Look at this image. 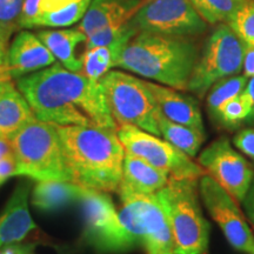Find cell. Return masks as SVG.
Masks as SVG:
<instances>
[{"label": "cell", "mask_w": 254, "mask_h": 254, "mask_svg": "<svg viewBox=\"0 0 254 254\" xmlns=\"http://www.w3.org/2000/svg\"><path fill=\"white\" fill-rule=\"evenodd\" d=\"M17 87L41 122L118 129L101 82L69 71L60 63L17 79Z\"/></svg>", "instance_id": "obj_1"}, {"label": "cell", "mask_w": 254, "mask_h": 254, "mask_svg": "<svg viewBox=\"0 0 254 254\" xmlns=\"http://www.w3.org/2000/svg\"><path fill=\"white\" fill-rule=\"evenodd\" d=\"M69 182L85 189L116 192L125 157L116 129L57 125Z\"/></svg>", "instance_id": "obj_2"}, {"label": "cell", "mask_w": 254, "mask_h": 254, "mask_svg": "<svg viewBox=\"0 0 254 254\" xmlns=\"http://www.w3.org/2000/svg\"><path fill=\"white\" fill-rule=\"evenodd\" d=\"M198 58V47L187 38L138 32L124 49L114 68L187 91Z\"/></svg>", "instance_id": "obj_3"}, {"label": "cell", "mask_w": 254, "mask_h": 254, "mask_svg": "<svg viewBox=\"0 0 254 254\" xmlns=\"http://www.w3.org/2000/svg\"><path fill=\"white\" fill-rule=\"evenodd\" d=\"M170 221L174 254H206L209 224L200 206L199 179L170 178L155 193Z\"/></svg>", "instance_id": "obj_4"}, {"label": "cell", "mask_w": 254, "mask_h": 254, "mask_svg": "<svg viewBox=\"0 0 254 254\" xmlns=\"http://www.w3.org/2000/svg\"><path fill=\"white\" fill-rule=\"evenodd\" d=\"M17 161V176L37 180H66L69 176L57 125L34 119L9 138Z\"/></svg>", "instance_id": "obj_5"}, {"label": "cell", "mask_w": 254, "mask_h": 254, "mask_svg": "<svg viewBox=\"0 0 254 254\" xmlns=\"http://www.w3.org/2000/svg\"><path fill=\"white\" fill-rule=\"evenodd\" d=\"M100 82L117 125H133L160 136L158 118L161 112L145 80L111 69Z\"/></svg>", "instance_id": "obj_6"}, {"label": "cell", "mask_w": 254, "mask_h": 254, "mask_svg": "<svg viewBox=\"0 0 254 254\" xmlns=\"http://www.w3.org/2000/svg\"><path fill=\"white\" fill-rule=\"evenodd\" d=\"M249 44L228 24H219L205 43L189 81L187 91L202 98L214 82L239 74Z\"/></svg>", "instance_id": "obj_7"}, {"label": "cell", "mask_w": 254, "mask_h": 254, "mask_svg": "<svg viewBox=\"0 0 254 254\" xmlns=\"http://www.w3.org/2000/svg\"><path fill=\"white\" fill-rule=\"evenodd\" d=\"M79 202L84 213L82 238L100 253H118L134 249L136 243L127 233L107 192L85 189Z\"/></svg>", "instance_id": "obj_8"}, {"label": "cell", "mask_w": 254, "mask_h": 254, "mask_svg": "<svg viewBox=\"0 0 254 254\" xmlns=\"http://www.w3.org/2000/svg\"><path fill=\"white\" fill-rule=\"evenodd\" d=\"M117 134L127 153L147 161L174 179H199L206 173L192 158L172 144L133 125H120Z\"/></svg>", "instance_id": "obj_9"}, {"label": "cell", "mask_w": 254, "mask_h": 254, "mask_svg": "<svg viewBox=\"0 0 254 254\" xmlns=\"http://www.w3.org/2000/svg\"><path fill=\"white\" fill-rule=\"evenodd\" d=\"M136 32L170 37H194L207 30L190 0H144L129 19Z\"/></svg>", "instance_id": "obj_10"}, {"label": "cell", "mask_w": 254, "mask_h": 254, "mask_svg": "<svg viewBox=\"0 0 254 254\" xmlns=\"http://www.w3.org/2000/svg\"><path fill=\"white\" fill-rule=\"evenodd\" d=\"M199 193L209 217L217 222L231 246L254 254V233L237 200L207 173L199 178Z\"/></svg>", "instance_id": "obj_11"}, {"label": "cell", "mask_w": 254, "mask_h": 254, "mask_svg": "<svg viewBox=\"0 0 254 254\" xmlns=\"http://www.w3.org/2000/svg\"><path fill=\"white\" fill-rule=\"evenodd\" d=\"M198 164L238 202H243L252 185L254 171L227 138H220L208 145L199 154Z\"/></svg>", "instance_id": "obj_12"}, {"label": "cell", "mask_w": 254, "mask_h": 254, "mask_svg": "<svg viewBox=\"0 0 254 254\" xmlns=\"http://www.w3.org/2000/svg\"><path fill=\"white\" fill-rule=\"evenodd\" d=\"M131 198L141 231L146 254H174V238L170 221L157 195L119 192Z\"/></svg>", "instance_id": "obj_13"}, {"label": "cell", "mask_w": 254, "mask_h": 254, "mask_svg": "<svg viewBox=\"0 0 254 254\" xmlns=\"http://www.w3.org/2000/svg\"><path fill=\"white\" fill-rule=\"evenodd\" d=\"M50 50L39 39L37 33L21 30L9 43L7 66L11 79H17L38 72L56 63Z\"/></svg>", "instance_id": "obj_14"}, {"label": "cell", "mask_w": 254, "mask_h": 254, "mask_svg": "<svg viewBox=\"0 0 254 254\" xmlns=\"http://www.w3.org/2000/svg\"><path fill=\"white\" fill-rule=\"evenodd\" d=\"M30 190V184H20L0 214V249L19 244L32 231L37 230L28 209Z\"/></svg>", "instance_id": "obj_15"}, {"label": "cell", "mask_w": 254, "mask_h": 254, "mask_svg": "<svg viewBox=\"0 0 254 254\" xmlns=\"http://www.w3.org/2000/svg\"><path fill=\"white\" fill-rule=\"evenodd\" d=\"M146 85L164 117L171 122L205 131L202 114L195 98L158 82L146 81Z\"/></svg>", "instance_id": "obj_16"}, {"label": "cell", "mask_w": 254, "mask_h": 254, "mask_svg": "<svg viewBox=\"0 0 254 254\" xmlns=\"http://www.w3.org/2000/svg\"><path fill=\"white\" fill-rule=\"evenodd\" d=\"M144 0H92L78 28L86 38L111 25H123L131 19Z\"/></svg>", "instance_id": "obj_17"}, {"label": "cell", "mask_w": 254, "mask_h": 254, "mask_svg": "<svg viewBox=\"0 0 254 254\" xmlns=\"http://www.w3.org/2000/svg\"><path fill=\"white\" fill-rule=\"evenodd\" d=\"M170 176L164 171L152 166L147 161L125 152L123 176L118 192L139 194H154L166 185Z\"/></svg>", "instance_id": "obj_18"}, {"label": "cell", "mask_w": 254, "mask_h": 254, "mask_svg": "<svg viewBox=\"0 0 254 254\" xmlns=\"http://www.w3.org/2000/svg\"><path fill=\"white\" fill-rule=\"evenodd\" d=\"M34 119L37 117L26 98L12 80H8L0 94V136L9 139Z\"/></svg>", "instance_id": "obj_19"}, {"label": "cell", "mask_w": 254, "mask_h": 254, "mask_svg": "<svg viewBox=\"0 0 254 254\" xmlns=\"http://www.w3.org/2000/svg\"><path fill=\"white\" fill-rule=\"evenodd\" d=\"M37 36L64 67L72 72H81V58L75 55V50L79 44L86 43V36L78 27L40 30Z\"/></svg>", "instance_id": "obj_20"}, {"label": "cell", "mask_w": 254, "mask_h": 254, "mask_svg": "<svg viewBox=\"0 0 254 254\" xmlns=\"http://www.w3.org/2000/svg\"><path fill=\"white\" fill-rule=\"evenodd\" d=\"M84 190L85 187L66 180H40L32 192V204L44 212L57 211L79 201Z\"/></svg>", "instance_id": "obj_21"}, {"label": "cell", "mask_w": 254, "mask_h": 254, "mask_svg": "<svg viewBox=\"0 0 254 254\" xmlns=\"http://www.w3.org/2000/svg\"><path fill=\"white\" fill-rule=\"evenodd\" d=\"M136 33H138L136 31H129L110 45L97 46L85 50L84 55L81 57L82 74L92 80L100 81V79L107 72L114 68L116 62L123 53L124 49Z\"/></svg>", "instance_id": "obj_22"}, {"label": "cell", "mask_w": 254, "mask_h": 254, "mask_svg": "<svg viewBox=\"0 0 254 254\" xmlns=\"http://www.w3.org/2000/svg\"><path fill=\"white\" fill-rule=\"evenodd\" d=\"M160 136L190 158H194L205 141V131L171 122L160 113L158 118Z\"/></svg>", "instance_id": "obj_23"}, {"label": "cell", "mask_w": 254, "mask_h": 254, "mask_svg": "<svg viewBox=\"0 0 254 254\" xmlns=\"http://www.w3.org/2000/svg\"><path fill=\"white\" fill-rule=\"evenodd\" d=\"M200 17L209 25L228 24L247 0H190Z\"/></svg>", "instance_id": "obj_24"}, {"label": "cell", "mask_w": 254, "mask_h": 254, "mask_svg": "<svg viewBox=\"0 0 254 254\" xmlns=\"http://www.w3.org/2000/svg\"><path fill=\"white\" fill-rule=\"evenodd\" d=\"M91 1L92 0H81L58 11L40 13L32 21L30 28H65L72 26L81 20Z\"/></svg>", "instance_id": "obj_25"}, {"label": "cell", "mask_w": 254, "mask_h": 254, "mask_svg": "<svg viewBox=\"0 0 254 254\" xmlns=\"http://www.w3.org/2000/svg\"><path fill=\"white\" fill-rule=\"evenodd\" d=\"M249 78L245 75H232L224 79H220L212 85L208 90V95L206 104H207L208 112L212 117H215L218 110L226 101L233 99L243 93L245 90Z\"/></svg>", "instance_id": "obj_26"}, {"label": "cell", "mask_w": 254, "mask_h": 254, "mask_svg": "<svg viewBox=\"0 0 254 254\" xmlns=\"http://www.w3.org/2000/svg\"><path fill=\"white\" fill-rule=\"evenodd\" d=\"M251 111H252V104L247 94L243 91V93L238 97L222 105L214 118L225 126H236L244 120H247Z\"/></svg>", "instance_id": "obj_27"}, {"label": "cell", "mask_w": 254, "mask_h": 254, "mask_svg": "<svg viewBox=\"0 0 254 254\" xmlns=\"http://www.w3.org/2000/svg\"><path fill=\"white\" fill-rule=\"evenodd\" d=\"M230 27L247 44L254 39V0H247L232 20Z\"/></svg>", "instance_id": "obj_28"}, {"label": "cell", "mask_w": 254, "mask_h": 254, "mask_svg": "<svg viewBox=\"0 0 254 254\" xmlns=\"http://www.w3.org/2000/svg\"><path fill=\"white\" fill-rule=\"evenodd\" d=\"M24 0H0V31L11 38L19 28Z\"/></svg>", "instance_id": "obj_29"}, {"label": "cell", "mask_w": 254, "mask_h": 254, "mask_svg": "<svg viewBox=\"0 0 254 254\" xmlns=\"http://www.w3.org/2000/svg\"><path fill=\"white\" fill-rule=\"evenodd\" d=\"M233 144L240 152L254 160V128H246L234 136Z\"/></svg>", "instance_id": "obj_30"}, {"label": "cell", "mask_w": 254, "mask_h": 254, "mask_svg": "<svg viewBox=\"0 0 254 254\" xmlns=\"http://www.w3.org/2000/svg\"><path fill=\"white\" fill-rule=\"evenodd\" d=\"M40 0H24L21 14L19 18V28H30L32 21L39 15Z\"/></svg>", "instance_id": "obj_31"}, {"label": "cell", "mask_w": 254, "mask_h": 254, "mask_svg": "<svg viewBox=\"0 0 254 254\" xmlns=\"http://www.w3.org/2000/svg\"><path fill=\"white\" fill-rule=\"evenodd\" d=\"M11 38L0 31V82L12 80L8 73L7 51Z\"/></svg>", "instance_id": "obj_32"}, {"label": "cell", "mask_w": 254, "mask_h": 254, "mask_svg": "<svg viewBox=\"0 0 254 254\" xmlns=\"http://www.w3.org/2000/svg\"><path fill=\"white\" fill-rule=\"evenodd\" d=\"M13 176H17V161L14 155L0 159V185Z\"/></svg>", "instance_id": "obj_33"}, {"label": "cell", "mask_w": 254, "mask_h": 254, "mask_svg": "<svg viewBox=\"0 0 254 254\" xmlns=\"http://www.w3.org/2000/svg\"><path fill=\"white\" fill-rule=\"evenodd\" d=\"M79 1H81V0H40L39 11L40 13L58 11V9L68 7V6Z\"/></svg>", "instance_id": "obj_34"}, {"label": "cell", "mask_w": 254, "mask_h": 254, "mask_svg": "<svg viewBox=\"0 0 254 254\" xmlns=\"http://www.w3.org/2000/svg\"><path fill=\"white\" fill-rule=\"evenodd\" d=\"M243 204H244V208H245L247 219H249L250 222L254 227V178L249 192L246 193L245 198L243 200Z\"/></svg>", "instance_id": "obj_35"}, {"label": "cell", "mask_w": 254, "mask_h": 254, "mask_svg": "<svg viewBox=\"0 0 254 254\" xmlns=\"http://www.w3.org/2000/svg\"><path fill=\"white\" fill-rule=\"evenodd\" d=\"M244 75L247 78L254 77V47L249 45V49L246 51L245 58H244Z\"/></svg>", "instance_id": "obj_36"}, {"label": "cell", "mask_w": 254, "mask_h": 254, "mask_svg": "<svg viewBox=\"0 0 254 254\" xmlns=\"http://www.w3.org/2000/svg\"><path fill=\"white\" fill-rule=\"evenodd\" d=\"M2 254H31L33 251V245H19V244H12V245L2 247Z\"/></svg>", "instance_id": "obj_37"}, {"label": "cell", "mask_w": 254, "mask_h": 254, "mask_svg": "<svg viewBox=\"0 0 254 254\" xmlns=\"http://www.w3.org/2000/svg\"><path fill=\"white\" fill-rule=\"evenodd\" d=\"M244 92H245L247 97L250 98L251 104H252V111H251V114L249 116V118H247V120L253 123L254 122V77H252L249 81H247V85Z\"/></svg>", "instance_id": "obj_38"}, {"label": "cell", "mask_w": 254, "mask_h": 254, "mask_svg": "<svg viewBox=\"0 0 254 254\" xmlns=\"http://www.w3.org/2000/svg\"><path fill=\"white\" fill-rule=\"evenodd\" d=\"M13 155V150H12L11 140L8 138L0 136V159Z\"/></svg>", "instance_id": "obj_39"}, {"label": "cell", "mask_w": 254, "mask_h": 254, "mask_svg": "<svg viewBox=\"0 0 254 254\" xmlns=\"http://www.w3.org/2000/svg\"><path fill=\"white\" fill-rule=\"evenodd\" d=\"M8 81V80H7ZM7 81H4V82H0V94H1V92L4 91V88H5V85H6V82Z\"/></svg>", "instance_id": "obj_40"}, {"label": "cell", "mask_w": 254, "mask_h": 254, "mask_svg": "<svg viewBox=\"0 0 254 254\" xmlns=\"http://www.w3.org/2000/svg\"><path fill=\"white\" fill-rule=\"evenodd\" d=\"M249 45H250L251 47H254V39L250 41V43H249Z\"/></svg>", "instance_id": "obj_41"}, {"label": "cell", "mask_w": 254, "mask_h": 254, "mask_svg": "<svg viewBox=\"0 0 254 254\" xmlns=\"http://www.w3.org/2000/svg\"><path fill=\"white\" fill-rule=\"evenodd\" d=\"M0 254H2V253H1V250H0Z\"/></svg>", "instance_id": "obj_42"}]
</instances>
